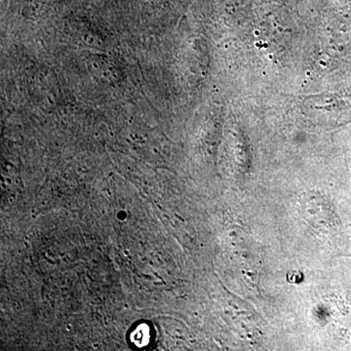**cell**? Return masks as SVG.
<instances>
[{
  "mask_svg": "<svg viewBox=\"0 0 351 351\" xmlns=\"http://www.w3.org/2000/svg\"><path fill=\"white\" fill-rule=\"evenodd\" d=\"M95 68L98 69L99 75L103 80L107 82H114L117 80V73H119V69L110 62L106 60H101V61L98 60V63L95 64Z\"/></svg>",
  "mask_w": 351,
  "mask_h": 351,
  "instance_id": "obj_1",
  "label": "cell"
}]
</instances>
